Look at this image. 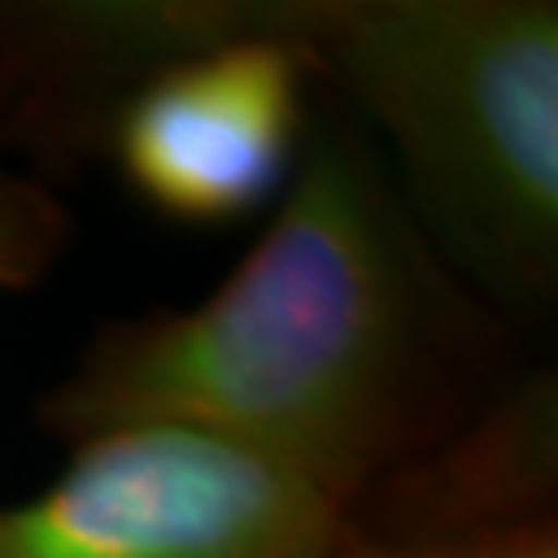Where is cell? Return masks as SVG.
<instances>
[{"mask_svg": "<svg viewBox=\"0 0 558 558\" xmlns=\"http://www.w3.org/2000/svg\"><path fill=\"white\" fill-rule=\"evenodd\" d=\"M274 29L380 129L442 260L538 311L558 281L555 0H274Z\"/></svg>", "mask_w": 558, "mask_h": 558, "instance_id": "7a4b0ae2", "label": "cell"}, {"mask_svg": "<svg viewBox=\"0 0 558 558\" xmlns=\"http://www.w3.org/2000/svg\"><path fill=\"white\" fill-rule=\"evenodd\" d=\"M327 558H558V518L451 538H377L343 521Z\"/></svg>", "mask_w": 558, "mask_h": 558, "instance_id": "ba28073f", "label": "cell"}, {"mask_svg": "<svg viewBox=\"0 0 558 558\" xmlns=\"http://www.w3.org/2000/svg\"><path fill=\"white\" fill-rule=\"evenodd\" d=\"M497 343L373 145L315 120L248 257L195 306L108 323L38 426L71 447L145 422L207 430L348 509L509 389L488 385Z\"/></svg>", "mask_w": 558, "mask_h": 558, "instance_id": "6da1fadb", "label": "cell"}, {"mask_svg": "<svg viewBox=\"0 0 558 558\" xmlns=\"http://www.w3.org/2000/svg\"><path fill=\"white\" fill-rule=\"evenodd\" d=\"M257 0L0 4V137L83 154L161 62L248 29Z\"/></svg>", "mask_w": 558, "mask_h": 558, "instance_id": "5b68a950", "label": "cell"}, {"mask_svg": "<svg viewBox=\"0 0 558 558\" xmlns=\"http://www.w3.org/2000/svg\"><path fill=\"white\" fill-rule=\"evenodd\" d=\"M71 240V216L41 182L0 161V294L38 286Z\"/></svg>", "mask_w": 558, "mask_h": 558, "instance_id": "52a82bcc", "label": "cell"}, {"mask_svg": "<svg viewBox=\"0 0 558 558\" xmlns=\"http://www.w3.org/2000/svg\"><path fill=\"white\" fill-rule=\"evenodd\" d=\"M555 380L525 377L442 442L348 505L343 521L377 538H451L555 518Z\"/></svg>", "mask_w": 558, "mask_h": 558, "instance_id": "8992f818", "label": "cell"}, {"mask_svg": "<svg viewBox=\"0 0 558 558\" xmlns=\"http://www.w3.org/2000/svg\"><path fill=\"white\" fill-rule=\"evenodd\" d=\"M343 500L191 426H117L0 509V558H327Z\"/></svg>", "mask_w": 558, "mask_h": 558, "instance_id": "3957f363", "label": "cell"}, {"mask_svg": "<svg viewBox=\"0 0 558 558\" xmlns=\"http://www.w3.org/2000/svg\"><path fill=\"white\" fill-rule=\"evenodd\" d=\"M311 83V62L274 29V0H257L248 29L149 71L112 108L100 145L158 216L236 223L294 174Z\"/></svg>", "mask_w": 558, "mask_h": 558, "instance_id": "277c9868", "label": "cell"}]
</instances>
